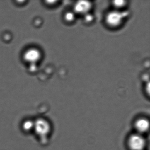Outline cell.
<instances>
[{
  "instance_id": "obj_2",
  "label": "cell",
  "mask_w": 150,
  "mask_h": 150,
  "mask_svg": "<svg viewBox=\"0 0 150 150\" xmlns=\"http://www.w3.org/2000/svg\"><path fill=\"white\" fill-rule=\"evenodd\" d=\"M49 122L43 118H38L34 122V130L40 138L46 137L50 132Z\"/></svg>"
},
{
  "instance_id": "obj_1",
  "label": "cell",
  "mask_w": 150,
  "mask_h": 150,
  "mask_svg": "<svg viewBox=\"0 0 150 150\" xmlns=\"http://www.w3.org/2000/svg\"><path fill=\"white\" fill-rule=\"evenodd\" d=\"M128 15L126 12L113 11L109 13L106 17V22L109 27L115 28L119 27Z\"/></svg>"
},
{
  "instance_id": "obj_4",
  "label": "cell",
  "mask_w": 150,
  "mask_h": 150,
  "mask_svg": "<svg viewBox=\"0 0 150 150\" xmlns=\"http://www.w3.org/2000/svg\"><path fill=\"white\" fill-rule=\"evenodd\" d=\"M92 6V4L89 1H79L75 4L74 11L79 14H86Z\"/></svg>"
},
{
  "instance_id": "obj_6",
  "label": "cell",
  "mask_w": 150,
  "mask_h": 150,
  "mask_svg": "<svg viewBox=\"0 0 150 150\" xmlns=\"http://www.w3.org/2000/svg\"><path fill=\"white\" fill-rule=\"evenodd\" d=\"M34 122L30 120H26L23 123L22 128L25 132H30L34 130Z\"/></svg>"
},
{
  "instance_id": "obj_7",
  "label": "cell",
  "mask_w": 150,
  "mask_h": 150,
  "mask_svg": "<svg viewBox=\"0 0 150 150\" xmlns=\"http://www.w3.org/2000/svg\"><path fill=\"white\" fill-rule=\"evenodd\" d=\"M126 2L127 1H114L113 4L115 7L120 8L124 7L126 5Z\"/></svg>"
},
{
  "instance_id": "obj_3",
  "label": "cell",
  "mask_w": 150,
  "mask_h": 150,
  "mask_svg": "<svg viewBox=\"0 0 150 150\" xmlns=\"http://www.w3.org/2000/svg\"><path fill=\"white\" fill-rule=\"evenodd\" d=\"M128 144L132 150H143L145 145V141L140 135L134 134L130 137Z\"/></svg>"
},
{
  "instance_id": "obj_8",
  "label": "cell",
  "mask_w": 150,
  "mask_h": 150,
  "mask_svg": "<svg viewBox=\"0 0 150 150\" xmlns=\"http://www.w3.org/2000/svg\"><path fill=\"white\" fill-rule=\"evenodd\" d=\"M66 20L67 21H72L74 19V15L73 13H68L65 15Z\"/></svg>"
},
{
  "instance_id": "obj_5",
  "label": "cell",
  "mask_w": 150,
  "mask_h": 150,
  "mask_svg": "<svg viewBox=\"0 0 150 150\" xmlns=\"http://www.w3.org/2000/svg\"><path fill=\"white\" fill-rule=\"evenodd\" d=\"M135 127L139 132H145L149 129V122L145 119H139L135 123Z\"/></svg>"
}]
</instances>
